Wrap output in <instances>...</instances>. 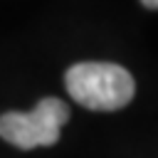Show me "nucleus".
I'll return each mask as SVG.
<instances>
[{"mask_svg":"<svg viewBox=\"0 0 158 158\" xmlns=\"http://www.w3.org/2000/svg\"><path fill=\"white\" fill-rule=\"evenodd\" d=\"M69 116V106L62 99L44 96L32 111H5L0 116V138L22 151L54 146Z\"/></svg>","mask_w":158,"mask_h":158,"instance_id":"obj_2","label":"nucleus"},{"mask_svg":"<svg viewBox=\"0 0 158 158\" xmlns=\"http://www.w3.org/2000/svg\"><path fill=\"white\" fill-rule=\"evenodd\" d=\"M67 94L89 111H118L131 104L136 81L128 69L114 62H79L64 74Z\"/></svg>","mask_w":158,"mask_h":158,"instance_id":"obj_1","label":"nucleus"},{"mask_svg":"<svg viewBox=\"0 0 158 158\" xmlns=\"http://www.w3.org/2000/svg\"><path fill=\"white\" fill-rule=\"evenodd\" d=\"M143 7H151V10H158V0H141Z\"/></svg>","mask_w":158,"mask_h":158,"instance_id":"obj_3","label":"nucleus"}]
</instances>
